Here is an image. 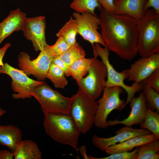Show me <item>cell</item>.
Segmentation results:
<instances>
[{
    "mask_svg": "<svg viewBox=\"0 0 159 159\" xmlns=\"http://www.w3.org/2000/svg\"><path fill=\"white\" fill-rule=\"evenodd\" d=\"M99 16L101 34L105 47L124 60L138 54L137 20L125 14L110 13L102 8Z\"/></svg>",
    "mask_w": 159,
    "mask_h": 159,
    "instance_id": "cell-1",
    "label": "cell"
},
{
    "mask_svg": "<svg viewBox=\"0 0 159 159\" xmlns=\"http://www.w3.org/2000/svg\"><path fill=\"white\" fill-rule=\"evenodd\" d=\"M43 123L46 133L54 141L77 150L81 132L69 114H44Z\"/></svg>",
    "mask_w": 159,
    "mask_h": 159,
    "instance_id": "cell-2",
    "label": "cell"
},
{
    "mask_svg": "<svg viewBox=\"0 0 159 159\" xmlns=\"http://www.w3.org/2000/svg\"><path fill=\"white\" fill-rule=\"evenodd\" d=\"M137 21L138 53L146 57L159 53V14L148 9Z\"/></svg>",
    "mask_w": 159,
    "mask_h": 159,
    "instance_id": "cell-3",
    "label": "cell"
},
{
    "mask_svg": "<svg viewBox=\"0 0 159 159\" xmlns=\"http://www.w3.org/2000/svg\"><path fill=\"white\" fill-rule=\"evenodd\" d=\"M98 103L85 95L79 88L71 97L69 114L81 133H86L94 124Z\"/></svg>",
    "mask_w": 159,
    "mask_h": 159,
    "instance_id": "cell-4",
    "label": "cell"
},
{
    "mask_svg": "<svg viewBox=\"0 0 159 159\" xmlns=\"http://www.w3.org/2000/svg\"><path fill=\"white\" fill-rule=\"evenodd\" d=\"M93 47L94 56L100 57L107 68V79L104 82L105 86L107 87L119 86L125 90L127 95L125 101L126 105H127L136 93L142 90L143 84L133 82L131 86L126 85L124 81L129 77L128 69L121 72H117L110 63L109 59L110 51L106 47L102 48L98 43H95Z\"/></svg>",
    "mask_w": 159,
    "mask_h": 159,
    "instance_id": "cell-5",
    "label": "cell"
},
{
    "mask_svg": "<svg viewBox=\"0 0 159 159\" xmlns=\"http://www.w3.org/2000/svg\"><path fill=\"white\" fill-rule=\"evenodd\" d=\"M31 95L40 104L44 114H70L71 97L63 96L52 89L46 82H44L35 87Z\"/></svg>",
    "mask_w": 159,
    "mask_h": 159,
    "instance_id": "cell-6",
    "label": "cell"
},
{
    "mask_svg": "<svg viewBox=\"0 0 159 159\" xmlns=\"http://www.w3.org/2000/svg\"><path fill=\"white\" fill-rule=\"evenodd\" d=\"M124 90L117 86L105 87L102 97L98 101L97 108L94 124L98 128L106 129L107 119L109 114L114 110L121 111L126 105L125 101L121 100L120 95Z\"/></svg>",
    "mask_w": 159,
    "mask_h": 159,
    "instance_id": "cell-7",
    "label": "cell"
},
{
    "mask_svg": "<svg viewBox=\"0 0 159 159\" xmlns=\"http://www.w3.org/2000/svg\"><path fill=\"white\" fill-rule=\"evenodd\" d=\"M87 76L77 83L79 88L87 96L96 100L103 92L104 83L107 77L106 66L102 61L94 56Z\"/></svg>",
    "mask_w": 159,
    "mask_h": 159,
    "instance_id": "cell-8",
    "label": "cell"
},
{
    "mask_svg": "<svg viewBox=\"0 0 159 159\" xmlns=\"http://www.w3.org/2000/svg\"><path fill=\"white\" fill-rule=\"evenodd\" d=\"M0 74H6L11 78V87L16 93L12 95L14 99L31 98L32 90L44 82L29 78L22 71L15 68L6 63L0 66Z\"/></svg>",
    "mask_w": 159,
    "mask_h": 159,
    "instance_id": "cell-9",
    "label": "cell"
},
{
    "mask_svg": "<svg viewBox=\"0 0 159 159\" xmlns=\"http://www.w3.org/2000/svg\"><path fill=\"white\" fill-rule=\"evenodd\" d=\"M18 57L20 70L27 75H33L38 81H42L47 78L53 59L45 50L41 51L34 59L31 60L28 54L24 52H21Z\"/></svg>",
    "mask_w": 159,
    "mask_h": 159,
    "instance_id": "cell-10",
    "label": "cell"
},
{
    "mask_svg": "<svg viewBox=\"0 0 159 159\" xmlns=\"http://www.w3.org/2000/svg\"><path fill=\"white\" fill-rule=\"evenodd\" d=\"M72 16L77 22V34L93 46L94 44L98 43L105 47L101 35L97 30L100 23L99 18L88 12L82 14L75 12Z\"/></svg>",
    "mask_w": 159,
    "mask_h": 159,
    "instance_id": "cell-11",
    "label": "cell"
},
{
    "mask_svg": "<svg viewBox=\"0 0 159 159\" xmlns=\"http://www.w3.org/2000/svg\"><path fill=\"white\" fill-rule=\"evenodd\" d=\"M44 16L26 17L21 30L24 37L32 42L35 51L44 50L49 45L46 41Z\"/></svg>",
    "mask_w": 159,
    "mask_h": 159,
    "instance_id": "cell-12",
    "label": "cell"
},
{
    "mask_svg": "<svg viewBox=\"0 0 159 159\" xmlns=\"http://www.w3.org/2000/svg\"><path fill=\"white\" fill-rule=\"evenodd\" d=\"M159 68V53L141 57L131 65L127 80L139 83Z\"/></svg>",
    "mask_w": 159,
    "mask_h": 159,
    "instance_id": "cell-13",
    "label": "cell"
},
{
    "mask_svg": "<svg viewBox=\"0 0 159 159\" xmlns=\"http://www.w3.org/2000/svg\"><path fill=\"white\" fill-rule=\"evenodd\" d=\"M151 133L149 131L144 129H135L126 126L117 130L115 136L108 138L94 135L92 138V141L95 146L101 151L105 152L107 148L109 146L131 138Z\"/></svg>",
    "mask_w": 159,
    "mask_h": 159,
    "instance_id": "cell-14",
    "label": "cell"
},
{
    "mask_svg": "<svg viewBox=\"0 0 159 159\" xmlns=\"http://www.w3.org/2000/svg\"><path fill=\"white\" fill-rule=\"evenodd\" d=\"M129 103L131 111L128 116L125 119L120 120H107L108 127L119 124L131 127L140 125L143 122L146 113L147 106L143 92L140 93L138 97H133Z\"/></svg>",
    "mask_w": 159,
    "mask_h": 159,
    "instance_id": "cell-15",
    "label": "cell"
},
{
    "mask_svg": "<svg viewBox=\"0 0 159 159\" xmlns=\"http://www.w3.org/2000/svg\"><path fill=\"white\" fill-rule=\"evenodd\" d=\"M147 3L148 0H119L115 4L114 14L127 15L138 21L148 9Z\"/></svg>",
    "mask_w": 159,
    "mask_h": 159,
    "instance_id": "cell-16",
    "label": "cell"
},
{
    "mask_svg": "<svg viewBox=\"0 0 159 159\" xmlns=\"http://www.w3.org/2000/svg\"><path fill=\"white\" fill-rule=\"evenodd\" d=\"M26 17L25 13L19 8L10 11L7 17L0 22V44L14 32L21 30Z\"/></svg>",
    "mask_w": 159,
    "mask_h": 159,
    "instance_id": "cell-17",
    "label": "cell"
},
{
    "mask_svg": "<svg viewBox=\"0 0 159 159\" xmlns=\"http://www.w3.org/2000/svg\"><path fill=\"white\" fill-rule=\"evenodd\" d=\"M158 139L157 137L152 133L138 136L109 146L107 148L105 152L110 155L117 152L130 151L135 148Z\"/></svg>",
    "mask_w": 159,
    "mask_h": 159,
    "instance_id": "cell-18",
    "label": "cell"
},
{
    "mask_svg": "<svg viewBox=\"0 0 159 159\" xmlns=\"http://www.w3.org/2000/svg\"><path fill=\"white\" fill-rule=\"evenodd\" d=\"M22 137L21 131L18 127L10 125H0V145L7 147L12 153Z\"/></svg>",
    "mask_w": 159,
    "mask_h": 159,
    "instance_id": "cell-19",
    "label": "cell"
},
{
    "mask_svg": "<svg viewBox=\"0 0 159 159\" xmlns=\"http://www.w3.org/2000/svg\"><path fill=\"white\" fill-rule=\"evenodd\" d=\"M14 154L15 159H42V153L37 144L31 140H21Z\"/></svg>",
    "mask_w": 159,
    "mask_h": 159,
    "instance_id": "cell-20",
    "label": "cell"
},
{
    "mask_svg": "<svg viewBox=\"0 0 159 159\" xmlns=\"http://www.w3.org/2000/svg\"><path fill=\"white\" fill-rule=\"evenodd\" d=\"M93 60V57H83L77 60L70 66V76L76 80L77 83L88 73Z\"/></svg>",
    "mask_w": 159,
    "mask_h": 159,
    "instance_id": "cell-21",
    "label": "cell"
},
{
    "mask_svg": "<svg viewBox=\"0 0 159 159\" xmlns=\"http://www.w3.org/2000/svg\"><path fill=\"white\" fill-rule=\"evenodd\" d=\"M77 33V25L76 20L71 17L57 34L58 37L63 38L67 44L71 46L76 43V35Z\"/></svg>",
    "mask_w": 159,
    "mask_h": 159,
    "instance_id": "cell-22",
    "label": "cell"
},
{
    "mask_svg": "<svg viewBox=\"0 0 159 159\" xmlns=\"http://www.w3.org/2000/svg\"><path fill=\"white\" fill-rule=\"evenodd\" d=\"M138 147L137 159H159V139L144 144Z\"/></svg>",
    "mask_w": 159,
    "mask_h": 159,
    "instance_id": "cell-23",
    "label": "cell"
},
{
    "mask_svg": "<svg viewBox=\"0 0 159 159\" xmlns=\"http://www.w3.org/2000/svg\"><path fill=\"white\" fill-rule=\"evenodd\" d=\"M159 112H155L148 107L145 118L143 122L140 124L141 128L149 131L159 139Z\"/></svg>",
    "mask_w": 159,
    "mask_h": 159,
    "instance_id": "cell-24",
    "label": "cell"
},
{
    "mask_svg": "<svg viewBox=\"0 0 159 159\" xmlns=\"http://www.w3.org/2000/svg\"><path fill=\"white\" fill-rule=\"evenodd\" d=\"M69 5L70 8L80 13L88 12L96 16L95 11L97 8L100 10L102 8L97 0H72Z\"/></svg>",
    "mask_w": 159,
    "mask_h": 159,
    "instance_id": "cell-25",
    "label": "cell"
},
{
    "mask_svg": "<svg viewBox=\"0 0 159 159\" xmlns=\"http://www.w3.org/2000/svg\"><path fill=\"white\" fill-rule=\"evenodd\" d=\"M65 75L64 72L58 67L52 63L47 78L53 83L56 88L64 89L68 83Z\"/></svg>",
    "mask_w": 159,
    "mask_h": 159,
    "instance_id": "cell-26",
    "label": "cell"
},
{
    "mask_svg": "<svg viewBox=\"0 0 159 159\" xmlns=\"http://www.w3.org/2000/svg\"><path fill=\"white\" fill-rule=\"evenodd\" d=\"M85 55L84 50L76 42L58 57L69 67L75 61L80 58L85 57Z\"/></svg>",
    "mask_w": 159,
    "mask_h": 159,
    "instance_id": "cell-27",
    "label": "cell"
},
{
    "mask_svg": "<svg viewBox=\"0 0 159 159\" xmlns=\"http://www.w3.org/2000/svg\"><path fill=\"white\" fill-rule=\"evenodd\" d=\"M147 106L159 112V94L146 84H143L142 89Z\"/></svg>",
    "mask_w": 159,
    "mask_h": 159,
    "instance_id": "cell-28",
    "label": "cell"
},
{
    "mask_svg": "<svg viewBox=\"0 0 159 159\" xmlns=\"http://www.w3.org/2000/svg\"><path fill=\"white\" fill-rule=\"evenodd\" d=\"M62 37H59L55 43L51 46L48 45L44 50L50 56L58 57L64 53L70 47Z\"/></svg>",
    "mask_w": 159,
    "mask_h": 159,
    "instance_id": "cell-29",
    "label": "cell"
},
{
    "mask_svg": "<svg viewBox=\"0 0 159 159\" xmlns=\"http://www.w3.org/2000/svg\"><path fill=\"white\" fill-rule=\"evenodd\" d=\"M107 156L102 158H95L91 155L88 156L90 159H137L138 157V147L132 151L113 153Z\"/></svg>",
    "mask_w": 159,
    "mask_h": 159,
    "instance_id": "cell-30",
    "label": "cell"
},
{
    "mask_svg": "<svg viewBox=\"0 0 159 159\" xmlns=\"http://www.w3.org/2000/svg\"><path fill=\"white\" fill-rule=\"evenodd\" d=\"M141 83L147 85L156 92L159 93V68L156 69Z\"/></svg>",
    "mask_w": 159,
    "mask_h": 159,
    "instance_id": "cell-31",
    "label": "cell"
},
{
    "mask_svg": "<svg viewBox=\"0 0 159 159\" xmlns=\"http://www.w3.org/2000/svg\"><path fill=\"white\" fill-rule=\"evenodd\" d=\"M52 63H53L58 67L64 72L67 77L71 75L69 67L59 57L53 58Z\"/></svg>",
    "mask_w": 159,
    "mask_h": 159,
    "instance_id": "cell-32",
    "label": "cell"
},
{
    "mask_svg": "<svg viewBox=\"0 0 159 159\" xmlns=\"http://www.w3.org/2000/svg\"><path fill=\"white\" fill-rule=\"evenodd\" d=\"M102 8L108 12L114 14L115 0H97Z\"/></svg>",
    "mask_w": 159,
    "mask_h": 159,
    "instance_id": "cell-33",
    "label": "cell"
},
{
    "mask_svg": "<svg viewBox=\"0 0 159 159\" xmlns=\"http://www.w3.org/2000/svg\"><path fill=\"white\" fill-rule=\"evenodd\" d=\"M14 153L6 150H0V159H12Z\"/></svg>",
    "mask_w": 159,
    "mask_h": 159,
    "instance_id": "cell-34",
    "label": "cell"
},
{
    "mask_svg": "<svg viewBox=\"0 0 159 159\" xmlns=\"http://www.w3.org/2000/svg\"><path fill=\"white\" fill-rule=\"evenodd\" d=\"M147 7H152L159 14V0H148Z\"/></svg>",
    "mask_w": 159,
    "mask_h": 159,
    "instance_id": "cell-35",
    "label": "cell"
},
{
    "mask_svg": "<svg viewBox=\"0 0 159 159\" xmlns=\"http://www.w3.org/2000/svg\"><path fill=\"white\" fill-rule=\"evenodd\" d=\"M11 46L10 43H6L0 49V66L4 64L3 62V59L4 54L8 48Z\"/></svg>",
    "mask_w": 159,
    "mask_h": 159,
    "instance_id": "cell-36",
    "label": "cell"
},
{
    "mask_svg": "<svg viewBox=\"0 0 159 159\" xmlns=\"http://www.w3.org/2000/svg\"><path fill=\"white\" fill-rule=\"evenodd\" d=\"M7 111L0 107V117L6 114Z\"/></svg>",
    "mask_w": 159,
    "mask_h": 159,
    "instance_id": "cell-37",
    "label": "cell"
},
{
    "mask_svg": "<svg viewBox=\"0 0 159 159\" xmlns=\"http://www.w3.org/2000/svg\"><path fill=\"white\" fill-rule=\"evenodd\" d=\"M119 0H115V2L117 1H118Z\"/></svg>",
    "mask_w": 159,
    "mask_h": 159,
    "instance_id": "cell-38",
    "label": "cell"
}]
</instances>
